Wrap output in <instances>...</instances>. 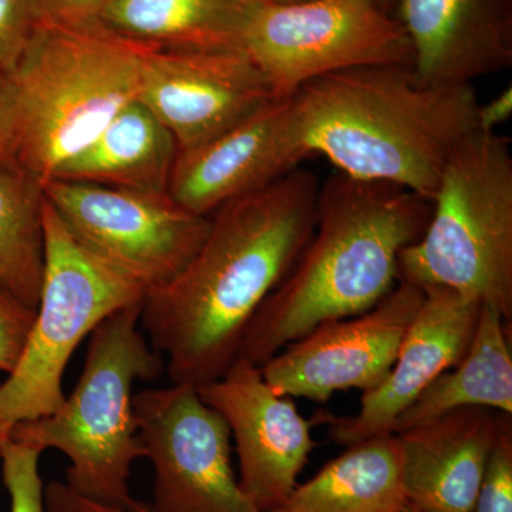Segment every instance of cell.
Masks as SVG:
<instances>
[{
	"label": "cell",
	"instance_id": "obj_1",
	"mask_svg": "<svg viewBox=\"0 0 512 512\" xmlns=\"http://www.w3.org/2000/svg\"><path fill=\"white\" fill-rule=\"evenodd\" d=\"M318 192L316 175L296 167L227 202L183 271L146 292L141 326L171 382L202 386L237 360L249 323L312 238Z\"/></svg>",
	"mask_w": 512,
	"mask_h": 512
},
{
	"label": "cell",
	"instance_id": "obj_2",
	"mask_svg": "<svg viewBox=\"0 0 512 512\" xmlns=\"http://www.w3.org/2000/svg\"><path fill=\"white\" fill-rule=\"evenodd\" d=\"M286 103L303 160L322 154L340 173L433 200L448 158L478 130L480 101L471 84L430 86L412 66L376 64L312 80Z\"/></svg>",
	"mask_w": 512,
	"mask_h": 512
},
{
	"label": "cell",
	"instance_id": "obj_3",
	"mask_svg": "<svg viewBox=\"0 0 512 512\" xmlns=\"http://www.w3.org/2000/svg\"><path fill=\"white\" fill-rule=\"evenodd\" d=\"M433 202L402 185L339 173L319 185L312 238L249 323L237 359L261 367L329 320L375 308L399 284V255L419 241Z\"/></svg>",
	"mask_w": 512,
	"mask_h": 512
},
{
	"label": "cell",
	"instance_id": "obj_4",
	"mask_svg": "<svg viewBox=\"0 0 512 512\" xmlns=\"http://www.w3.org/2000/svg\"><path fill=\"white\" fill-rule=\"evenodd\" d=\"M150 45L96 22L43 19L15 72L18 164L52 178L140 96Z\"/></svg>",
	"mask_w": 512,
	"mask_h": 512
},
{
	"label": "cell",
	"instance_id": "obj_5",
	"mask_svg": "<svg viewBox=\"0 0 512 512\" xmlns=\"http://www.w3.org/2000/svg\"><path fill=\"white\" fill-rule=\"evenodd\" d=\"M141 303L103 320L90 335L79 382L55 412L13 426L10 437L69 460L66 484L111 505H127L131 468L146 458L134 410V384L163 373V357L141 332Z\"/></svg>",
	"mask_w": 512,
	"mask_h": 512
},
{
	"label": "cell",
	"instance_id": "obj_6",
	"mask_svg": "<svg viewBox=\"0 0 512 512\" xmlns=\"http://www.w3.org/2000/svg\"><path fill=\"white\" fill-rule=\"evenodd\" d=\"M419 241L399 255V281L443 286L512 322L510 138L476 131L453 151Z\"/></svg>",
	"mask_w": 512,
	"mask_h": 512
},
{
	"label": "cell",
	"instance_id": "obj_7",
	"mask_svg": "<svg viewBox=\"0 0 512 512\" xmlns=\"http://www.w3.org/2000/svg\"><path fill=\"white\" fill-rule=\"evenodd\" d=\"M45 269L35 323L19 365L0 383V419L13 427L55 412L67 363L113 313L143 302L146 289L90 251L46 201Z\"/></svg>",
	"mask_w": 512,
	"mask_h": 512
},
{
	"label": "cell",
	"instance_id": "obj_8",
	"mask_svg": "<svg viewBox=\"0 0 512 512\" xmlns=\"http://www.w3.org/2000/svg\"><path fill=\"white\" fill-rule=\"evenodd\" d=\"M242 50L278 100L328 74L376 64L412 66L413 60L402 26L373 0H256Z\"/></svg>",
	"mask_w": 512,
	"mask_h": 512
},
{
	"label": "cell",
	"instance_id": "obj_9",
	"mask_svg": "<svg viewBox=\"0 0 512 512\" xmlns=\"http://www.w3.org/2000/svg\"><path fill=\"white\" fill-rule=\"evenodd\" d=\"M42 188L76 238L146 292L180 274L211 227V217L185 210L168 192L59 178Z\"/></svg>",
	"mask_w": 512,
	"mask_h": 512
},
{
	"label": "cell",
	"instance_id": "obj_10",
	"mask_svg": "<svg viewBox=\"0 0 512 512\" xmlns=\"http://www.w3.org/2000/svg\"><path fill=\"white\" fill-rule=\"evenodd\" d=\"M134 410L154 468V512H258L232 467L227 421L194 386L143 390Z\"/></svg>",
	"mask_w": 512,
	"mask_h": 512
},
{
	"label": "cell",
	"instance_id": "obj_11",
	"mask_svg": "<svg viewBox=\"0 0 512 512\" xmlns=\"http://www.w3.org/2000/svg\"><path fill=\"white\" fill-rule=\"evenodd\" d=\"M424 296L421 286L399 281L370 311L329 320L286 345L261 366L262 376L281 396L322 404L338 392L376 389L389 376Z\"/></svg>",
	"mask_w": 512,
	"mask_h": 512
},
{
	"label": "cell",
	"instance_id": "obj_12",
	"mask_svg": "<svg viewBox=\"0 0 512 512\" xmlns=\"http://www.w3.org/2000/svg\"><path fill=\"white\" fill-rule=\"evenodd\" d=\"M138 100L170 131L181 151L207 143L278 99L242 49L151 46Z\"/></svg>",
	"mask_w": 512,
	"mask_h": 512
},
{
	"label": "cell",
	"instance_id": "obj_13",
	"mask_svg": "<svg viewBox=\"0 0 512 512\" xmlns=\"http://www.w3.org/2000/svg\"><path fill=\"white\" fill-rule=\"evenodd\" d=\"M227 421L238 456V483L258 512L284 504L315 450L312 420L291 397L266 383L261 367L237 359L227 372L195 387Z\"/></svg>",
	"mask_w": 512,
	"mask_h": 512
},
{
	"label": "cell",
	"instance_id": "obj_14",
	"mask_svg": "<svg viewBox=\"0 0 512 512\" xmlns=\"http://www.w3.org/2000/svg\"><path fill=\"white\" fill-rule=\"evenodd\" d=\"M423 289L426 296L389 376L362 394L359 412L353 416L320 412L313 417V426H328L330 439L339 446L394 434L400 416L470 348L483 303L443 286Z\"/></svg>",
	"mask_w": 512,
	"mask_h": 512
},
{
	"label": "cell",
	"instance_id": "obj_15",
	"mask_svg": "<svg viewBox=\"0 0 512 512\" xmlns=\"http://www.w3.org/2000/svg\"><path fill=\"white\" fill-rule=\"evenodd\" d=\"M302 160L289 134L288 103L274 100L207 143L178 151L168 194L185 210L211 217Z\"/></svg>",
	"mask_w": 512,
	"mask_h": 512
},
{
	"label": "cell",
	"instance_id": "obj_16",
	"mask_svg": "<svg viewBox=\"0 0 512 512\" xmlns=\"http://www.w3.org/2000/svg\"><path fill=\"white\" fill-rule=\"evenodd\" d=\"M392 8L421 83L463 86L512 66V0H393Z\"/></svg>",
	"mask_w": 512,
	"mask_h": 512
},
{
	"label": "cell",
	"instance_id": "obj_17",
	"mask_svg": "<svg viewBox=\"0 0 512 512\" xmlns=\"http://www.w3.org/2000/svg\"><path fill=\"white\" fill-rule=\"evenodd\" d=\"M500 412L460 407L397 431L404 498L423 512H471L490 460Z\"/></svg>",
	"mask_w": 512,
	"mask_h": 512
},
{
	"label": "cell",
	"instance_id": "obj_18",
	"mask_svg": "<svg viewBox=\"0 0 512 512\" xmlns=\"http://www.w3.org/2000/svg\"><path fill=\"white\" fill-rule=\"evenodd\" d=\"M178 151L170 131L136 100L124 107L52 178L128 190L168 192Z\"/></svg>",
	"mask_w": 512,
	"mask_h": 512
},
{
	"label": "cell",
	"instance_id": "obj_19",
	"mask_svg": "<svg viewBox=\"0 0 512 512\" xmlns=\"http://www.w3.org/2000/svg\"><path fill=\"white\" fill-rule=\"evenodd\" d=\"M256 0H107L93 22L164 49H242Z\"/></svg>",
	"mask_w": 512,
	"mask_h": 512
},
{
	"label": "cell",
	"instance_id": "obj_20",
	"mask_svg": "<svg viewBox=\"0 0 512 512\" xmlns=\"http://www.w3.org/2000/svg\"><path fill=\"white\" fill-rule=\"evenodd\" d=\"M406 503L396 434L348 447L268 512H396Z\"/></svg>",
	"mask_w": 512,
	"mask_h": 512
},
{
	"label": "cell",
	"instance_id": "obj_21",
	"mask_svg": "<svg viewBox=\"0 0 512 512\" xmlns=\"http://www.w3.org/2000/svg\"><path fill=\"white\" fill-rule=\"evenodd\" d=\"M460 407H487L512 416L511 323L490 305L481 306L466 355L400 416L394 433Z\"/></svg>",
	"mask_w": 512,
	"mask_h": 512
},
{
	"label": "cell",
	"instance_id": "obj_22",
	"mask_svg": "<svg viewBox=\"0 0 512 512\" xmlns=\"http://www.w3.org/2000/svg\"><path fill=\"white\" fill-rule=\"evenodd\" d=\"M42 183L19 164L0 165V288L36 309L45 269Z\"/></svg>",
	"mask_w": 512,
	"mask_h": 512
},
{
	"label": "cell",
	"instance_id": "obj_23",
	"mask_svg": "<svg viewBox=\"0 0 512 512\" xmlns=\"http://www.w3.org/2000/svg\"><path fill=\"white\" fill-rule=\"evenodd\" d=\"M40 448L9 437L3 446V483L10 498V512H46L45 484L40 476Z\"/></svg>",
	"mask_w": 512,
	"mask_h": 512
},
{
	"label": "cell",
	"instance_id": "obj_24",
	"mask_svg": "<svg viewBox=\"0 0 512 512\" xmlns=\"http://www.w3.org/2000/svg\"><path fill=\"white\" fill-rule=\"evenodd\" d=\"M471 512H512L511 414H500L497 440Z\"/></svg>",
	"mask_w": 512,
	"mask_h": 512
},
{
	"label": "cell",
	"instance_id": "obj_25",
	"mask_svg": "<svg viewBox=\"0 0 512 512\" xmlns=\"http://www.w3.org/2000/svg\"><path fill=\"white\" fill-rule=\"evenodd\" d=\"M43 19L39 0H0V73L15 72Z\"/></svg>",
	"mask_w": 512,
	"mask_h": 512
},
{
	"label": "cell",
	"instance_id": "obj_26",
	"mask_svg": "<svg viewBox=\"0 0 512 512\" xmlns=\"http://www.w3.org/2000/svg\"><path fill=\"white\" fill-rule=\"evenodd\" d=\"M36 309L0 288V372L10 375L25 352Z\"/></svg>",
	"mask_w": 512,
	"mask_h": 512
},
{
	"label": "cell",
	"instance_id": "obj_27",
	"mask_svg": "<svg viewBox=\"0 0 512 512\" xmlns=\"http://www.w3.org/2000/svg\"><path fill=\"white\" fill-rule=\"evenodd\" d=\"M46 512H154L151 505L133 500L127 505L99 503L73 491L66 483L52 481L45 487Z\"/></svg>",
	"mask_w": 512,
	"mask_h": 512
},
{
	"label": "cell",
	"instance_id": "obj_28",
	"mask_svg": "<svg viewBox=\"0 0 512 512\" xmlns=\"http://www.w3.org/2000/svg\"><path fill=\"white\" fill-rule=\"evenodd\" d=\"M19 116L15 84L0 73V165L18 164Z\"/></svg>",
	"mask_w": 512,
	"mask_h": 512
},
{
	"label": "cell",
	"instance_id": "obj_29",
	"mask_svg": "<svg viewBox=\"0 0 512 512\" xmlns=\"http://www.w3.org/2000/svg\"><path fill=\"white\" fill-rule=\"evenodd\" d=\"M45 18L62 22H92L107 0H39Z\"/></svg>",
	"mask_w": 512,
	"mask_h": 512
},
{
	"label": "cell",
	"instance_id": "obj_30",
	"mask_svg": "<svg viewBox=\"0 0 512 512\" xmlns=\"http://www.w3.org/2000/svg\"><path fill=\"white\" fill-rule=\"evenodd\" d=\"M512 116V86L504 89L488 103L478 104L477 127L483 133H495V128Z\"/></svg>",
	"mask_w": 512,
	"mask_h": 512
},
{
	"label": "cell",
	"instance_id": "obj_31",
	"mask_svg": "<svg viewBox=\"0 0 512 512\" xmlns=\"http://www.w3.org/2000/svg\"><path fill=\"white\" fill-rule=\"evenodd\" d=\"M12 429L13 427L8 426L5 421L0 419V456H2L3 446H5L6 441H8Z\"/></svg>",
	"mask_w": 512,
	"mask_h": 512
},
{
	"label": "cell",
	"instance_id": "obj_32",
	"mask_svg": "<svg viewBox=\"0 0 512 512\" xmlns=\"http://www.w3.org/2000/svg\"><path fill=\"white\" fill-rule=\"evenodd\" d=\"M269 5H295V3L308 2V0H261Z\"/></svg>",
	"mask_w": 512,
	"mask_h": 512
},
{
	"label": "cell",
	"instance_id": "obj_33",
	"mask_svg": "<svg viewBox=\"0 0 512 512\" xmlns=\"http://www.w3.org/2000/svg\"><path fill=\"white\" fill-rule=\"evenodd\" d=\"M373 2L377 3L386 12L390 13V10H392L393 0H373Z\"/></svg>",
	"mask_w": 512,
	"mask_h": 512
},
{
	"label": "cell",
	"instance_id": "obj_34",
	"mask_svg": "<svg viewBox=\"0 0 512 512\" xmlns=\"http://www.w3.org/2000/svg\"><path fill=\"white\" fill-rule=\"evenodd\" d=\"M396 512H423L421 510H419V508L417 507H414L413 504H410V503H404L402 505V507L399 508V510H397Z\"/></svg>",
	"mask_w": 512,
	"mask_h": 512
}]
</instances>
